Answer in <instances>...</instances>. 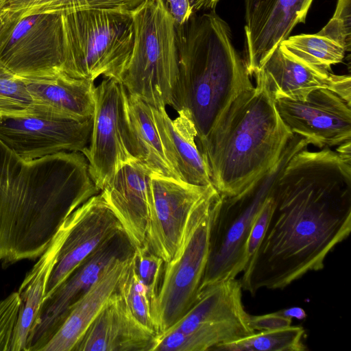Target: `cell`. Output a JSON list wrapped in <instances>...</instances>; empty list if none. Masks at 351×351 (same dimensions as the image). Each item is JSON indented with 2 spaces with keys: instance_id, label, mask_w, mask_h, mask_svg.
Wrapping results in <instances>:
<instances>
[{
  "instance_id": "cell-39",
  "label": "cell",
  "mask_w": 351,
  "mask_h": 351,
  "mask_svg": "<svg viewBox=\"0 0 351 351\" xmlns=\"http://www.w3.org/2000/svg\"><path fill=\"white\" fill-rule=\"evenodd\" d=\"M6 0H0V28L4 23L9 12L5 7Z\"/></svg>"
},
{
  "instance_id": "cell-37",
  "label": "cell",
  "mask_w": 351,
  "mask_h": 351,
  "mask_svg": "<svg viewBox=\"0 0 351 351\" xmlns=\"http://www.w3.org/2000/svg\"><path fill=\"white\" fill-rule=\"evenodd\" d=\"M272 0H244L245 26L249 25L267 7Z\"/></svg>"
},
{
  "instance_id": "cell-40",
  "label": "cell",
  "mask_w": 351,
  "mask_h": 351,
  "mask_svg": "<svg viewBox=\"0 0 351 351\" xmlns=\"http://www.w3.org/2000/svg\"><path fill=\"white\" fill-rule=\"evenodd\" d=\"M287 311L289 313H286V315L290 317H291V316H294L296 317H300L301 319V317H303L302 315H304V312L303 311V310L298 308L289 309Z\"/></svg>"
},
{
  "instance_id": "cell-7",
  "label": "cell",
  "mask_w": 351,
  "mask_h": 351,
  "mask_svg": "<svg viewBox=\"0 0 351 351\" xmlns=\"http://www.w3.org/2000/svg\"><path fill=\"white\" fill-rule=\"evenodd\" d=\"M220 199L221 194L210 184L191 210L173 258L165 263L151 306L156 334L179 320L196 300L208 261L210 223Z\"/></svg>"
},
{
  "instance_id": "cell-38",
  "label": "cell",
  "mask_w": 351,
  "mask_h": 351,
  "mask_svg": "<svg viewBox=\"0 0 351 351\" xmlns=\"http://www.w3.org/2000/svg\"><path fill=\"white\" fill-rule=\"evenodd\" d=\"M194 10L197 12L200 10H214L219 0H193Z\"/></svg>"
},
{
  "instance_id": "cell-23",
  "label": "cell",
  "mask_w": 351,
  "mask_h": 351,
  "mask_svg": "<svg viewBox=\"0 0 351 351\" xmlns=\"http://www.w3.org/2000/svg\"><path fill=\"white\" fill-rule=\"evenodd\" d=\"M242 291L236 278L219 281L202 289L187 312L167 329L186 332L204 324H250V315L244 308Z\"/></svg>"
},
{
  "instance_id": "cell-20",
  "label": "cell",
  "mask_w": 351,
  "mask_h": 351,
  "mask_svg": "<svg viewBox=\"0 0 351 351\" xmlns=\"http://www.w3.org/2000/svg\"><path fill=\"white\" fill-rule=\"evenodd\" d=\"M157 130L169 165L185 182L206 186L211 183L208 168L199 152L197 130L189 112L181 108L171 119L165 108L153 107Z\"/></svg>"
},
{
  "instance_id": "cell-21",
  "label": "cell",
  "mask_w": 351,
  "mask_h": 351,
  "mask_svg": "<svg viewBox=\"0 0 351 351\" xmlns=\"http://www.w3.org/2000/svg\"><path fill=\"white\" fill-rule=\"evenodd\" d=\"M40 117L84 120L93 117L94 81L62 72L53 76L22 78Z\"/></svg>"
},
{
  "instance_id": "cell-14",
  "label": "cell",
  "mask_w": 351,
  "mask_h": 351,
  "mask_svg": "<svg viewBox=\"0 0 351 351\" xmlns=\"http://www.w3.org/2000/svg\"><path fill=\"white\" fill-rule=\"evenodd\" d=\"M75 221L58 254L44 300L100 244L117 233L124 231L121 221L101 193L90 197L75 210Z\"/></svg>"
},
{
  "instance_id": "cell-1",
  "label": "cell",
  "mask_w": 351,
  "mask_h": 351,
  "mask_svg": "<svg viewBox=\"0 0 351 351\" xmlns=\"http://www.w3.org/2000/svg\"><path fill=\"white\" fill-rule=\"evenodd\" d=\"M265 234L239 280L252 296L283 289L324 267L351 231V161L331 148L303 149L288 162L272 193Z\"/></svg>"
},
{
  "instance_id": "cell-36",
  "label": "cell",
  "mask_w": 351,
  "mask_h": 351,
  "mask_svg": "<svg viewBox=\"0 0 351 351\" xmlns=\"http://www.w3.org/2000/svg\"><path fill=\"white\" fill-rule=\"evenodd\" d=\"M164 2L176 27L185 24L195 12L193 0H164Z\"/></svg>"
},
{
  "instance_id": "cell-2",
  "label": "cell",
  "mask_w": 351,
  "mask_h": 351,
  "mask_svg": "<svg viewBox=\"0 0 351 351\" xmlns=\"http://www.w3.org/2000/svg\"><path fill=\"white\" fill-rule=\"evenodd\" d=\"M241 92L197 145L210 181L223 196L235 195L280 158L293 134L284 123L264 74Z\"/></svg>"
},
{
  "instance_id": "cell-25",
  "label": "cell",
  "mask_w": 351,
  "mask_h": 351,
  "mask_svg": "<svg viewBox=\"0 0 351 351\" xmlns=\"http://www.w3.org/2000/svg\"><path fill=\"white\" fill-rule=\"evenodd\" d=\"M255 332L250 324L201 325L183 332L167 329L156 335L151 351H205Z\"/></svg>"
},
{
  "instance_id": "cell-5",
  "label": "cell",
  "mask_w": 351,
  "mask_h": 351,
  "mask_svg": "<svg viewBox=\"0 0 351 351\" xmlns=\"http://www.w3.org/2000/svg\"><path fill=\"white\" fill-rule=\"evenodd\" d=\"M62 72L94 81L100 75L121 82L134 43L132 12L88 10L62 14Z\"/></svg>"
},
{
  "instance_id": "cell-10",
  "label": "cell",
  "mask_w": 351,
  "mask_h": 351,
  "mask_svg": "<svg viewBox=\"0 0 351 351\" xmlns=\"http://www.w3.org/2000/svg\"><path fill=\"white\" fill-rule=\"evenodd\" d=\"M135 250L125 231L100 244L47 299L40 307L27 341L26 351H41L61 326L71 306L96 281L112 259L132 255Z\"/></svg>"
},
{
  "instance_id": "cell-22",
  "label": "cell",
  "mask_w": 351,
  "mask_h": 351,
  "mask_svg": "<svg viewBox=\"0 0 351 351\" xmlns=\"http://www.w3.org/2000/svg\"><path fill=\"white\" fill-rule=\"evenodd\" d=\"M76 217L74 210L62 223L49 247L27 273L18 293L21 309L11 351H26L27 341L44 300L47 283L59 250Z\"/></svg>"
},
{
  "instance_id": "cell-33",
  "label": "cell",
  "mask_w": 351,
  "mask_h": 351,
  "mask_svg": "<svg viewBox=\"0 0 351 351\" xmlns=\"http://www.w3.org/2000/svg\"><path fill=\"white\" fill-rule=\"evenodd\" d=\"M350 49V0H339L332 18L320 31Z\"/></svg>"
},
{
  "instance_id": "cell-9",
  "label": "cell",
  "mask_w": 351,
  "mask_h": 351,
  "mask_svg": "<svg viewBox=\"0 0 351 351\" xmlns=\"http://www.w3.org/2000/svg\"><path fill=\"white\" fill-rule=\"evenodd\" d=\"M127 92L121 82L106 78L95 87L90 145L82 153L90 177L101 191L117 167L137 160L132 154L127 113Z\"/></svg>"
},
{
  "instance_id": "cell-32",
  "label": "cell",
  "mask_w": 351,
  "mask_h": 351,
  "mask_svg": "<svg viewBox=\"0 0 351 351\" xmlns=\"http://www.w3.org/2000/svg\"><path fill=\"white\" fill-rule=\"evenodd\" d=\"M21 309L18 291L0 300V351H11Z\"/></svg>"
},
{
  "instance_id": "cell-12",
  "label": "cell",
  "mask_w": 351,
  "mask_h": 351,
  "mask_svg": "<svg viewBox=\"0 0 351 351\" xmlns=\"http://www.w3.org/2000/svg\"><path fill=\"white\" fill-rule=\"evenodd\" d=\"M276 108L293 134L321 149L351 141L350 104L327 88L311 92L304 99L278 98Z\"/></svg>"
},
{
  "instance_id": "cell-27",
  "label": "cell",
  "mask_w": 351,
  "mask_h": 351,
  "mask_svg": "<svg viewBox=\"0 0 351 351\" xmlns=\"http://www.w3.org/2000/svg\"><path fill=\"white\" fill-rule=\"evenodd\" d=\"M145 0H6L8 12L19 16L35 14H67L88 10L133 11Z\"/></svg>"
},
{
  "instance_id": "cell-26",
  "label": "cell",
  "mask_w": 351,
  "mask_h": 351,
  "mask_svg": "<svg viewBox=\"0 0 351 351\" xmlns=\"http://www.w3.org/2000/svg\"><path fill=\"white\" fill-rule=\"evenodd\" d=\"M280 44L299 60L328 71L341 62L348 51L340 41L319 32L289 36Z\"/></svg>"
},
{
  "instance_id": "cell-15",
  "label": "cell",
  "mask_w": 351,
  "mask_h": 351,
  "mask_svg": "<svg viewBox=\"0 0 351 351\" xmlns=\"http://www.w3.org/2000/svg\"><path fill=\"white\" fill-rule=\"evenodd\" d=\"M275 99H304L311 92L327 88L350 104L351 78L307 64L279 44L259 69Z\"/></svg>"
},
{
  "instance_id": "cell-3",
  "label": "cell",
  "mask_w": 351,
  "mask_h": 351,
  "mask_svg": "<svg viewBox=\"0 0 351 351\" xmlns=\"http://www.w3.org/2000/svg\"><path fill=\"white\" fill-rule=\"evenodd\" d=\"M176 32L178 75L171 107L189 112L197 141L241 92L254 86L230 25L215 10L195 12Z\"/></svg>"
},
{
  "instance_id": "cell-17",
  "label": "cell",
  "mask_w": 351,
  "mask_h": 351,
  "mask_svg": "<svg viewBox=\"0 0 351 351\" xmlns=\"http://www.w3.org/2000/svg\"><path fill=\"white\" fill-rule=\"evenodd\" d=\"M156 335L133 317L117 289L73 351H151Z\"/></svg>"
},
{
  "instance_id": "cell-13",
  "label": "cell",
  "mask_w": 351,
  "mask_h": 351,
  "mask_svg": "<svg viewBox=\"0 0 351 351\" xmlns=\"http://www.w3.org/2000/svg\"><path fill=\"white\" fill-rule=\"evenodd\" d=\"M209 184L195 185L151 175L145 245L165 263L173 258L187 219Z\"/></svg>"
},
{
  "instance_id": "cell-8",
  "label": "cell",
  "mask_w": 351,
  "mask_h": 351,
  "mask_svg": "<svg viewBox=\"0 0 351 351\" xmlns=\"http://www.w3.org/2000/svg\"><path fill=\"white\" fill-rule=\"evenodd\" d=\"M62 14L19 16L9 12L0 28V68L19 78L62 72Z\"/></svg>"
},
{
  "instance_id": "cell-16",
  "label": "cell",
  "mask_w": 351,
  "mask_h": 351,
  "mask_svg": "<svg viewBox=\"0 0 351 351\" xmlns=\"http://www.w3.org/2000/svg\"><path fill=\"white\" fill-rule=\"evenodd\" d=\"M151 174L136 160L119 165L101 191L134 250L145 244Z\"/></svg>"
},
{
  "instance_id": "cell-18",
  "label": "cell",
  "mask_w": 351,
  "mask_h": 351,
  "mask_svg": "<svg viewBox=\"0 0 351 351\" xmlns=\"http://www.w3.org/2000/svg\"><path fill=\"white\" fill-rule=\"evenodd\" d=\"M313 0H272L249 25L244 27V62L254 76L274 49L298 23H304Z\"/></svg>"
},
{
  "instance_id": "cell-6",
  "label": "cell",
  "mask_w": 351,
  "mask_h": 351,
  "mask_svg": "<svg viewBox=\"0 0 351 351\" xmlns=\"http://www.w3.org/2000/svg\"><path fill=\"white\" fill-rule=\"evenodd\" d=\"M132 14L134 43L121 82L153 107L171 106L178 75L174 21L164 0H145Z\"/></svg>"
},
{
  "instance_id": "cell-24",
  "label": "cell",
  "mask_w": 351,
  "mask_h": 351,
  "mask_svg": "<svg viewBox=\"0 0 351 351\" xmlns=\"http://www.w3.org/2000/svg\"><path fill=\"white\" fill-rule=\"evenodd\" d=\"M126 113L131 148L137 161L152 176L182 181L166 157L152 106L127 93Z\"/></svg>"
},
{
  "instance_id": "cell-31",
  "label": "cell",
  "mask_w": 351,
  "mask_h": 351,
  "mask_svg": "<svg viewBox=\"0 0 351 351\" xmlns=\"http://www.w3.org/2000/svg\"><path fill=\"white\" fill-rule=\"evenodd\" d=\"M134 255L137 274L146 287L152 303L160 288L165 262L145 244L135 250Z\"/></svg>"
},
{
  "instance_id": "cell-30",
  "label": "cell",
  "mask_w": 351,
  "mask_h": 351,
  "mask_svg": "<svg viewBox=\"0 0 351 351\" xmlns=\"http://www.w3.org/2000/svg\"><path fill=\"white\" fill-rule=\"evenodd\" d=\"M30 116L39 115L25 81L0 68V118Z\"/></svg>"
},
{
  "instance_id": "cell-34",
  "label": "cell",
  "mask_w": 351,
  "mask_h": 351,
  "mask_svg": "<svg viewBox=\"0 0 351 351\" xmlns=\"http://www.w3.org/2000/svg\"><path fill=\"white\" fill-rule=\"evenodd\" d=\"M272 208L273 202L271 197H270L264 204L252 225L247 241L248 262L256 250L265 234Z\"/></svg>"
},
{
  "instance_id": "cell-4",
  "label": "cell",
  "mask_w": 351,
  "mask_h": 351,
  "mask_svg": "<svg viewBox=\"0 0 351 351\" xmlns=\"http://www.w3.org/2000/svg\"><path fill=\"white\" fill-rule=\"evenodd\" d=\"M308 144L294 134L278 162L239 193L223 196L213 215L209 250L199 291L219 281L236 278L248 263L247 241L252 225L269 199L290 159Z\"/></svg>"
},
{
  "instance_id": "cell-28",
  "label": "cell",
  "mask_w": 351,
  "mask_h": 351,
  "mask_svg": "<svg viewBox=\"0 0 351 351\" xmlns=\"http://www.w3.org/2000/svg\"><path fill=\"white\" fill-rule=\"evenodd\" d=\"M305 331L298 326L261 330L237 341L222 343L213 350L222 351H304Z\"/></svg>"
},
{
  "instance_id": "cell-29",
  "label": "cell",
  "mask_w": 351,
  "mask_h": 351,
  "mask_svg": "<svg viewBox=\"0 0 351 351\" xmlns=\"http://www.w3.org/2000/svg\"><path fill=\"white\" fill-rule=\"evenodd\" d=\"M117 291L133 317L145 328L156 334L152 315V301L137 274L134 254L118 285Z\"/></svg>"
},
{
  "instance_id": "cell-19",
  "label": "cell",
  "mask_w": 351,
  "mask_h": 351,
  "mask_svg": "<svg viewBox=\"0 0 351 351\" xmlns=\"http://www.w3.org/2000/svg\"><path fill=\"white\" fill-rule=\"evenodd\" d=\"M133 254L115 258L105 266L96 281L71 306L61 326L41 351L73 350L88 326L117 291Z\"/></svg>"
},
{
  "instance_id": "cell-35",
  "label": "cell",
  "mask_w": 351,
  "mask_h": 351,
  "mask_svg": "<svg viewBox=\"0 0 351 351\" xmlns=\"http://www.w3.org/2000/svg\"><path fill=\"white\" fill-rule=\"evenodd\" d=\"M292 318L280 313L262 315H250V324L256 330H268L287 327L291 325Z\"/></svg>"
},
{
  "instance_id": "cell-11",
  "label": "cell",
  "mask_w": 351,
  "mask_h": 351,
  "mask_svg": "<svg viewBox=\"0 0 351 351\" xmlns=\"http://www.w3.org/2000/svg\"><path fill=\"white\" fill-rule=\"evenodd\" d=\"M93 117L84 120L30 116L0 118V143L28 162L64 152H82L90 141Z\"/></svg>"
}]
</instances>
